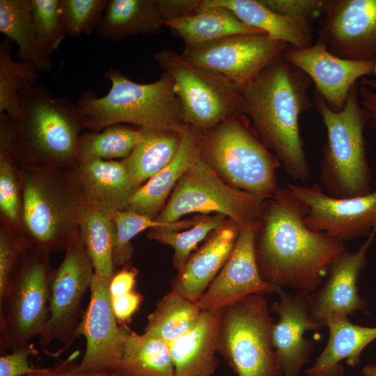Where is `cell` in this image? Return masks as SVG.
<instances>
[{
	"mask_svg": "<svg viewBox=\"0 0 376 376\" xmlns=\"http://www.w3.org/2000/svg\"><path fill=\"white\" fill-rule=\"evenodd\" d=\"M78 352L72 353L65 359L60 360L52 367L45 376H113L110 372L85 373L81 370L79 363L75 361Z\"/></svg>",
	"mask_w": 376,
	"mask_h": 376,
	"instance_id": "cell-48",
	"label": "cell"
},
{
	"mask_svg": "<svg viewBox=\"0 0 376 376\" xmlns=\"http://www.w3.org/2000/svg\"><path fill=\"white\" fill-rule=\"evenodd\" d=\"M265 199L225 182L200 155L184 173L156 221L171 224L186 214H221L241 228L255 226Z\"/></svg>",
	"mask_w": 376,
	"mask_h": 376,
	"instance_id": "cell-10",
	"label": "cell"
},
{
	"mask_svg": "<svg viewBox=\"0 0 376 376\" xmlns=\"http://www.w3.org/2000/svg\"><path fill=\"white\" fill-rule=\"evenodd\" d=\"M202 133L187 125L180 133L181 143L175 158L134 192L125 210L155 219L180 178L200 155Z\"/></svg>",
	"mask_w": 376,
	"mask_h": 376,
	"instance_id": "cell-24",
	"label": "cell"
},
{
	"mask_svg": "<svg viewBox=\"0 0 376 376\" xmlns=\"http://www.w3.org/2000/svg\"><path fill=\"white\" fill-rule=\"evenodd\" d=\"M201 312L195 302L171 290L148 315L144 332L170 345L194 327Z\"/></svg>",
	"mask_w": 376,
	"mask_h": 376,
	"instance_id": "cell-33",
	"label": "cell"
},
{
	"mask_svg": "<svg viewBox=\"0 0 376 376\" xmlns=\"http://www.w3.org/2000/svg\"><path fill=\"white\" fill-rule=\"evenodd\" d=\"M329 340L313 366L306 373L308 376H343L340 362L354 367L361 362L364 348L376 340V327H363L352 323L348 318L327 320Z\"/></svg>",
	"mask_w": 376,
	"mask_h": 376,
	"instance_id": "cell-26",
	"label": "cell"
},
{
	"mask_svg": "<svg viewBox=\"0 0 376 376\" xmlns=\"http://www.w3.org/2000/svg\"><path fill=\"white\" fill-rule=\"evenodd\" d=\"M0 32L17 44V61L33 64L39 72L51 70V56L35 29L31 0H0Z\"/></svg>",
	"mask_w": 376,
	"mask_h": 376,
	"instance_id": "cell-28",
	"label": "cell"
},
{
	"mask_svg": "<svg viewBox=\"0 0 376 376\" xmlns=\"http://www.w3.org/2000/svg\"><path fill=\"white\" fill-rule=\"evenodd\" d=\"M362 374L363 376H376V364L366 365L362 369Z\"/></svg>",
	"mask_w": 376,
	"mask_h": 376,
	"instance_id": "cell-49",
	"label": "cell"
},
{
	"mask_svg": "<svg viewBox=\"0 0 376 376\" xmlns=\"http://www.w3.org/2000/svg\"><path fill=\"white\" fill-rule=\"evenodd\" d=\"M375 237L373 231L357 251L340 253L328 266L321 286L309 293L312 313L318 322L325 326L329 320L347 318L367 308L366 299L359 294L357 283Z\"/></svg>",
	"mask_w": 376,
	"mask_h": 376,
	"instance_id": "cell-19",
	"label": "cell"
},
{
	"mask_svg": "<svg viewBox=\"0 0 376 376\" xmlns=\"http://www.w3.org/2000/svg\"><path fill=\"white\" fill-rule=\"evenodd\" d=\"M15 118L0 114V141L19 168L70 169L78 161L79 139L87 120L77 104L53 97L38 84L19 92Z\"/></svg>",
	"mask_w": 376,
	"mask_h": 376,
	"instance_id": "cell-3",
	"label": "cell"
},
{
	"mask_svg": "<svg viewBox=\"0 0 376 376\" xmlns=\"http://www.w3.org/2000/svg\"><path fill=\"white\" fill-rule=\"evenodd\" d=\"M318 39L338 57L375 59L376 0H325Z\"/></svg>",
	"mask_w": 376,
	"mask_h": 376,
	"instance_id": "cell-16",
	"label": "cell"
},
{
	"mask_svg": "<svg viewBox=\"0 0 376 376\" xmlns=\"http://www.w3.org/2000/svg\"><path fill=\"white\" fill-rule=\"evenodd\" d=\"M20 170L26 236L51 253L65 251L79 234L81 191L69 169Z\"/></svg>",
	"mask_w": 376,
	"mask_h": 376,
	"instance_id": "cell-6",
	"label": "cell"
},
{
	"mask_svg": "<svg viewBox=\"0 0 376 376\" xmlns=\"http://www.w3.org/2000/svg\"><path fill=\"white\" fill-rule=\"evenodd\" d=\"M269 10L290 17L311 22L322 16L325 0H258Z\"/></svg>",
	"mask_w": 376,
	"mask_h": 376,
	"instance_id": "cell-42",
	"label": "cell"
},
{
	"mask_svg": "<svg viewBox=\"0 0 376 376\" xmlns=\"http://www.w3.org/2000/svg\"><path fill=\"white\" fill-rule=\"evenodd\" d=\"M203 5L225 8L245 24L293 48L304 49L313 44L310 22L278 14L258 0H203Z\"/></svg>",
	"mask_w": 376,
	"mask_h": 376,
	"instance_id": "cell-25",
	"label": "cell"
},
{
	"mask_svg": "<svg viewBox=\"0 0 376 376\" xmlns=\"http://www.w3.org/2000/svg\"><path fill=\"white\" fill-rule=\"evenodd\" d=\"M114 224V240L112 260L116 267L130 265L134 249L131 240L139 233L152 228L182 230L194 226L199 217L171 224H164L129 210H122L112 214Z\"/></svg>",
	"mask_w": 376,
	"mask_h": 376,
	"instance_id": "cell-37",
	"label": "cell"
},
{
	"mask_svg": "<svg viewBox=\"0 0 376 376\" xmlns=\"http://www.w3.org/2000/svg\"><path fill=\"white\" fill-rule=\"evenodd\" d=\"M95 274L91 260L78 234L65 250L61 263L54 268L49 294V318L39 337L42 351L60 340L69 347L79 336V328L85 311L81 307L85 292Z\"/></svg>",
	"mask_w": 376,
	"mask_h": 376,
	"instance_id": "cell-12",
	"label": "cell"
},
{
	"mask_svg": "<svg viewBox=\"0 0 376 376\" xmlns=\"http://www.w3.org/2000/svg\"><path fill=\"white\" fill-rule=\"evenodd\" d=\"M51 252L32 244L14 270L0 299L1 353L25 347L40 336L49 318Z\"/></svg>",
	"mask_w": 376,
	"mask_h": 376,
	"instance_id": "cell-8",
	"label": "cell"
},
{
	"mask_svg": "<svg viewBox=\"0 0 376 376\" xmlns=\"http://www.w3.org/2000/svg\"><path fill=\"white\" fill-rule=\"evenodd\" d=\"M287 187L308 205L304 221L312 230L326 233L344 243L376 231V189L362 196L336 198L317 183L289 184Z\"/></svg>",
	"mask_w": 376,
	"mask_h": 376,
	"instance_id": "cell-15",
	"label": "cell"
},
{
	"mask_svg": "<svg viewBox=\"0 0 376 376\" xmlns=\"http://www.w3.org/2000/svg\"><path fill=\"white\" fill-rule=\"evenodd\" d=\"M357 84L353 86L344 108L331 110L316 92L313 104L327 131L320 164V180L324 192L336 198L371 191L372 173L366 152L365 127L369 116L360 104Z\"/></svg>",
	"mask_w": 376,
	"mask_h": 376,
	"instance_id": "cell-5",
	"label": "cell"
},
{
	"mask_svg": "<svg viewBox=\"0 0 376 376\" xmlns=\"http://www.w3.org/2000/svg\"><path fill=\"white\" fill-rule=\"evenodd\" d=\"M278 294L279 301L270 306V311L279 315L272 329V343L283 376H298L314 346L313 342L304 336L305 333L325 326L314 318L308 292L297 291L292 295L281 288Z\"/></svg>",
	"mask_w": 376,
	"mask_h": 376,
	"instance_id": "cell-20",
	"label": "cell"
},
{
	"mask_svg": "<svg viewBox=\"0 0 376 376\" xmlns=\"http://www.w3.org/2000/svg\"><path fill=\"white\" fill-rule=\"evenodd\" d=\"M79 235L95 274L111 277L116 271L112 260L114 240L112 217L86 201L79 219Z\"/></svg>",
	"mask_w": 376,
	"mask_h": 376,
	"instance_id": "cell-32",
	"label": "cell"
},
{
	"mask_svg": "<svg viewBox=\"0 0 376 376\" xmlns=\"http://www.w3.org/2000/svg\"><path fill=\"white\" fill-rule=\"evenodd\" d=\"M256 226L241 228L228 259L195 302L201 311L222 310L248 295L265 296L281 288L260 274L253 247Z\"/></svg>",
	"mask_w": 376,
	"mask_h": 376,
	"instance_id": "cell-18",
	"label": "cell"
},
{
	"mask_svg": "<svg viewBox=\"0 0 376 376\" xmlns=\"http://www.w3.org/2000/svg\"><path fill=\"white\" fill-rule=\"evenodd\" d=\"M203 0H157L163 24L196 13Z\"/></svg>",
	"mask_w": 376,
	"mask_h": 376,
	"instance_id": "cell-45",
	"label": "cell"
},
{
	"mask_svg": "<svg viewBox=\"0 0 376 376\" xmlns=\"http://www.w3.org/2000/svg\"><path fill=\"white\" fill-rule=\"evenodd\" d=\"M283 56L311 79L315 92L334 111L344 108L351 88L362 77H376V58L353 61L338 57L319 39L304 49L289 47Z\"/></svg>",
	"mask_w": 376,
	"mask_h": 376,
	"instance_id": "cell-17",
	"label": "cell"
},
{
	"mask_svg": "<svg viewBox=\"0 0 376 376\" xmlns=\"http://www.w3.org/2000/svg\"><path fill=\"white\" fill-rule=\"evenodd\" d=\"M139 272V271L131 265L116 270L110 282L111 297H116L134 290Z\"/></svg>",
	"mask_w": 376,
	"mask_h": 376,
	"instance_id": "cell-47",
	"label": "cell"
},
{
	"mask_svg": "<svg viewBox=\"0 0 376 376\" xmlns=\"http://www.w3.org/2000/svg\"><path fill=\"white\" fill-rule=\"evenodd\" d=\"M265 296L250 295L222 309L218 353L237 376H283Z\"/></svg>",
	"mask_w": 376,
	"mask_h": 376,
	"instance_id": "cell-9",
	"label": "cell"
},
{
	"mask_svg": "<svg viewBox=\"0 0 376 376\" xmlns=\"http://www.w3.org/2000/svg\"><path fill=\"white\" fill-rule=\"evenodd\" d=\"M179 36L185 48L199 46L228 36L239 33H263L241 22L228 9L205 6L189 16L163 24Z\"/></svg>",
	"mask_w": 376,
	"mask_h": 376,
	"instance_id": "cell-29",
	"label": "cell"
},
{
	"mask_svg": "<svg viewBox=\"0 0 376 376\" xmlns=\"http://www.w3.org/2000/svg\"><path fill=\"white\" fill-rule=\"evenodd\" d=\"M13 43L8 38L0 43V114L10 118L19 113L20 91L36 84L39 72L30 63L12 59Z\"/></svg>",
	"mask_w": 376,
	"mask_h": 376,
	"instance_id": "cell-36",
	"label": "cell"
},
{
	"mask_svg": "<svg viewBox=\"0 0 376 376\" xmlns=\"http://www.w3.org/2000/svg\"><path fill=\"white\" fill-rule=\"evenodd\" d=\"M107 2V0H60L66 36L77 38L96 31Z\"/></svg>",
	"mask_w": 376,
	"mask_h": 376,
	"instance_id": "cell-39",
	"label": "cell"
},
{
	"mask_svg": "<svg viewBox=\"0 0 376 376\" xmlns=\"http://www.w3.org/2000/svg\"><path fill=\"white\" fill-rule=\"evenodd\" d=\"M32 16L38 39L51 56L67 36L62 21L60 0H31Z\"/></svg>",
	"mask_w": 376,
	"mask_h": 376,
	"instance_id": "cell-40",
	"label": "cell"
},
{
	"mask_svg": "<svg viewBox=\"0 0 376 376\" xmlns=\"http://www.w3.org/2000/svg\"><path fill=\"white\" fill-rule=\"evenodd\" d=\"M111 277L94 274L91 281L90 301L79 328V336L86 339L79 363L85 373L110 372L114 376L132 331L115 317L109 291Z\"/></svg>",
	"mask_w": 376,
	"mask_h": 376,
	"instance_id": "cell-14",
	"label": "cell"
},
{
	"mask_svg": "<svg viewBox=\"0 0 376 376\" xmlns=\"http://www.w3.org/2000/svg\"><path fill=\"white\" fill-rule=\"evenodd\" d=\"M222 310L203 311L194 325L171 343L174 376H212L217 357Z\"/></svg>",
	"mask_w": 376,
	"mask_h": 376,
	"instance_id": "cell-23",
	"label": "cell"
},
{
	"mask_svg": "<svg viewBox=\"0 0 376 376\" xmlns=\"http://www.w3.org/2000/svg\"><path fill=\"white\" fill-rule=\"evenodd\" d=\"M289 47L265 33H239L185 48L181 56L221 74L240 89Z\"/></svg>",
	"mask_w": 376,
	"mask_h": 376,
	"instance_id": "cell-13",
	"label": "cell"
},
{
	"mask_svg": "<svg viewBox=\"0 0 376 376\" xmlns=\"http://www.w3.org/2000/svg\"><path fill=\"white\" fill-rule=\"evenodd\" d=\"M0 229L26 236L21 170L8 146L2 141H0Z\"/></svg>",
	"mask_w": 376,
	"mask_h": 376,
	"instance_id": "cell-35",
	"label": "cell"
},
{
	"mask_svg": "<svg viewBox=\"0 0 376 376\" xmlns=\"http://www.w3.org/2000/svg\"><path fill=\"white\" fill-rule=\"evenodd\" d=\"M143 130V139L122 159L132 185L137 189L175 158L181 143L179 132Z\"/></svg>",
	"mask_w": 376,
	"mask_h": 376,
	"instance_id": "cell-30",
	"label": "cell"
},
{
	"mask_svg": "<svg viewBox=\"0 0 376 376\" xmlns=\"http://www.w3.org/2000/svg\"><path fill=\"white\" fill-rule=\"evenodd\" d=\"M306 203L290 189L279 188L263 203L254 235V253L261 277L279 287L312 292L345 243L308 228Z\"/></svg>",
	"mask_w": 376,
	"mask_h": 376,
	"instance_id": "cell-1",
	"label": "cell"
},
{
	"mask_svg": "<svg viewBox=\"0 0 376 376\" xmlns=\"http://www.w3.org/2000/svg\"><path fill=\"white\" fill-rule=\"evenodd\" d=\"M228 218L221 214L200 216L198 221L191 227L182 230H172L164 228L148 230L147 237L173 249V264L179 271L187 260L194 252L198 245L223 226Z\"/></svg>",
	"mask_w": 376,
	"mask_h": 376,
	"instance_id": "cell-38",
	"label": "cell"
},
{
	"mask_svg": "<svg viewBox=\"0 0 376 376\" xmlns=\"http://www.w3.org/2000/svg\"><path fill=\"white\" fill-rule=\"evenodd\" d=\"M32 244L26 236L0 229V299L22 256Z\"/></svg>",
	"mask_w": 376,
	"mask_h": 376,
	"instance_id": "cell-41",
	"label": "cell"
},
{
	"mask_svg": "<svg viewBox=\"0 0 376 376\" xmlns=\"http://www.w3.org/2000/svg\"><path fill=\"white\" fill-rule=\"evenodd\" d=\"M38 353L31 343L25 347L1 355L0 376H24L36 373L39 368L30 367L29 357Z\"/></svg>",
	"mask_w": 376,
	"mask_h": 376,
	"instance_id": "cell-43",
	"label": "cell"
},
{
	"mask_svg": "<svg viewBox=\"0 0 376 376\" xmlns=\"http://www.w3.org/2000/svg\"><path fill=\"white\" fill-rule=\"evenodd\" d=\"M162 26L157 0H109L95 32L117 42L139 34L157 35Z\"/></svg>",
	"mask_w": 376,
	"mask_h": 376,
	"instance_id": "cell-27",
	"label": "cell"
},
{
	"mask_svg": "<svg viewBox=\"0 0 376 376\" xmlns=\"http://www.w3.org/2000/svg\"><path fill=\"white\" fill-rule=\"evenodd\" d=\"M375 239H376V237H375Z\"/></svg>",
	"mask_w": 376,
	"mask_h": 376,
	"instance_id": "cell-50",
	"label": "cell"
},
{
	"mask_svg": "<svg viewBox=\"0 0 376 376\" xmlns=\"http://www.w3.org/2000/svg\"><path fill=\"white\" fill-rule=\"evenodd\" d=\"M154 58L173 80L187 125L206 131L243 113L239 89L224 76L191 63L172 49L159 51Z\"/></svg>",
	"mask_w": 376,
	"mask_h": 376,
	"instance_id": "cell-11",
	"label": "cell"
},
{
	"mask_svg": "<svg viewBox=\"0 0 376 376\" xmlns=\"http://www.w3.org/2000/svg\"><path fill=\"white\" fill-rule=\"evenodd\" d=\"M143 128L114 124L103 130L81 134L77 162L125 159L143 138Z\"/></svg>",
	"mask_w": 376,
	"mask_h": 376,
	"instance_id": "cell-34",
	"label": "cell"
},
{
	"mask_svg": "<svg viewBox=\"0 0 376 376\" xmlns=\"http://www.w3.org/2000/svg\"><path fill=\"white\" fill-rule=\"evenodd\" d=\"M360 104L369 116L370 125L376 130V78L362 77L357 84Z\"/></svg>",
	"mask_w": 376,
	"mask_h": 376,
	"instance_id": "cell-46",
	"label": "cell"
},
{
	"mask_svg": "<svg viewBox=\"0 0 376 376\" xmlns=\"http://www.w3.org/2000/svg\"><path fill=\"white\" fill-rule=\"evenodd\" d=\"M240 230L237 224L228 219L178 271L171 290L196 302L228 259Z\"/></svg>",
	"mask_w": 376,
	"mask_h": 376,
	"instance_id": "cell-21",
	"label": "cell"
},
{
	"mask_svg": "<svg viewBox=\"0 0 376 376\" xmlns=\"http://www.w3.org/2000/svg\"><path fill=\"white\" fill-rule=\"evenodd\" d=\"M111 81L107 95L84 92L76 103L87 120V129L99 132L114 124L130 123L143 129L182 132L187 126L182 107L166 73L152 83L139 84L117 69H109Z\"/></svg>",
	"mask_w": 376,
	"mask_h": 376,
	"instance_id": "cell-4",
	"label": "cell"
},
{
	"mask_svg": "<svg viewBox=\"0 0 376 376\" xmlns=\"http://www.w3.org/2000/svg\"><path fill=\"white\" fill-rule=\"evenodd\" d=\"M112 308L120 325L127 326L131 322L133 315L138 311L143 296L136 290L128 293L111 297Z\"/></svg>",
	"mask_w": 376,
	"mask_h": 376,
	"instance_id": "cell-44",
	"label": "cell"
},
{
	"mask_svg": "<svg viewBox=\"0 0 376 376\" xmlns=\"http://www.w3.org/2000/svg\"><path fill=\"white\" fill-rule=\"evenodd\" d=\"M202 158L230 185L266 200L279 189L278 158L267 148L243 113L203 131Z\"/></svg>",
	"mask_w": 376,
	"mask_h": 376,
	"instance_id": "cell-7",
	"label": "cell"
},
{
	"mask_svg": "<svg viewBox=\"0 0 376 376\" xmlns=\"http://www.w3.org/2000/svg\"><path fill=\"white\" fill-rule=\"evenodd\" d=\"M311 79L283 54L239 89L242 109L263 143L292 180L311 174L299 129L300 116L313 105Z\"/></svg>",
	"mask_w": 376,
	"mask_h": 376,
	"instance_id": "cell-2",
	"label": "cell"
},
{
	"mask_svg": "<svg viewBox=\"0 0 376 376\" xmlns=\"http://www.w3.org/2000/svg\"><path fill=\"white\" fill-rule=\"evenodd\" d=\"M170 345L148 333L132 331L114 376H174Z\"/></svg>",
	"mask_w": 376,
	"mask_h": 376,
	"instance_id": "cell-31",
	"label": "cell"
},
{
	"mask_svg": "<svg viewBox=\"0 0 376 376\" xmlns=\"http://www.w3.org/2000/svg\"><path fill=\"white\" fill-rule=\"evenodd\" d=\"M69 170L86 201L111 216L125 210L137 190L122 160L77 162Z\"/></svg>",
	"mask_w": 376,
	"mask_h": 376,
	"instance_id": "cell-22",
	"label": "cell"
}]
</instances>
